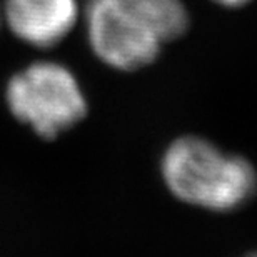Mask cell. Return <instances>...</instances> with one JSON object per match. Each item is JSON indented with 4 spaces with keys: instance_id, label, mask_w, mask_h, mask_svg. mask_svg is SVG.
<instances>
[{
    "instance_id": "1",
    "label": "cell",
    "mask_w": 257,
    "mask_h": 257,
    "mask_svg": "<svg viewBox=\"0 0 257 257\" xmlns=\"http://www.w3.org/2000/svg\"><path fill=\"white\" fill-rule=\"evenodd\" d=\"M162 177L177 199L217 212L242 207L257 192V172L247 159L225 154L195 136L181 137L167 147Z\"/></svg>"
},
{
    "instance_id": "2",
    "label": "cell",
    "mask_w": 257,
    "mask_h": 257,
    "mask_svg": "<svg viewBox=\"0 0 257 257\" xmlns=\"http://www.w3.org/2000/svg\"><path fill=\"white\" fill-rule=\"evenodd\" d=\"M5 104L15 119L47 141L84 120L89 110L74 72L55 60H35L15 72L5 85Z\"/></svg>"
},
{
    "instance_id": "3",
    "label": "cell",
    "mask_w": 257,
    "mask_h": 257,
    "mask_svg": "<svg viewBox=\"0 0 257 257\" xmlns=\"http://www.w3.org/2000/svg\"><path fill=\"white\" fill-rule=\"evenodd\" d=\"M82 19L92 54L119 72L152 65L166 45L154 30L112 0H87Z\"/></svg>"
},
{
    "instance_id": "4",
    "label": "cell",
    "mask_w": 257,
    "mask_h": 257,
    "mask_svg": "<svg viewBox=\"0 0 257 257\" xmlns=\"http://www.w3.org/2000/svg\"><path fill=\"white\" fill-rule=\"evenodd\" d=\"M80 17L79 0H0L2 27L19 42L37 50L62 44Z\"/></svg>"
},
{
    "instance_id": "5",
    "label": "cell",
    "mask_w": 257,
    "mask_h": 257,
    "mask_svg": "<svg viewBox=\"0 0 257 257\" xmlns=\"http://www.w3.org/2000/svg\"><path fill=\"white\" fill-rule=\"evenodd\" d=\"M154 30L164 44L186 35L191 15L184 0H112Z\"/></svg>"
},
{
    "instance_id": "6",
    "label": "cell",
    "mask_w": 257,
    "mask_h": 257,
    "mask_svg": "<svg viewBox=\"0 0 257 257\" xmlns=\"http://www.w3.org/2000/svg\"><path fill=\"white\" fill-rule=\"evenodd\" d=\"M210 2H214L215 5L224 9H242L245 5H249L252 0H210Z\"/></svg>"
},
{
    "instance_id": "7",
    "label": "cell",
    "mask_w": 257,
    "mask_h": 257,
    "mask_svg": "<svg viewBox=\"0 0 257 257\" xmlns=\"http://www.w3.org/2000/svg\"><path fill=\"white\" fill-rule=\"evenodd\" d=\"M244 257H257V252H250L247 255H244Z\"/></svg>"
},
{
    "instance_id": "8",
    "label": "cell",
    "mask_w": 257,
    "mask_h": 257,
    "mask_svg": "<svg viewBox=\"0 0 257 257\" xmlns=\"http://www.w3.org/2000/svg\"><path fill=\"white\" fill-rule=\"evenodd\" d=\"M0 29H2V19H0Z\"/></svg>"
}]
</instances>
